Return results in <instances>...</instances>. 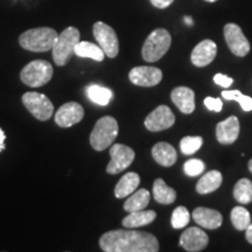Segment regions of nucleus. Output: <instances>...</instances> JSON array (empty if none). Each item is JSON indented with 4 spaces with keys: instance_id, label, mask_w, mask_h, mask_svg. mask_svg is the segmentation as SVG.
<instances>
[{
    "instance_id": "nucleus-33",
    "label": "nucleus",
    "mask_w": 252,
    "mask_h": 252,
    "mask_svg": "<svg viewBox=\"0 0 252 252\" xmlns=\"http://www.w3.org/2000/svg\"><path fill=\"white\" fill-rule=\"evenodd\" d=\"M204 105H206L209 110L215 112H220L223 108L222 100L220 98H214V97H207V98L204 99Z\"/></svg>"
},
{
    "instance_id": "nucleus-38",
    "label": "nucleus",
    "mask_w": 252,
    "mask_h": 252,
    "mask_svg": "<svg viewBox=\"0 0 252 252\" xmlns=\"http://www.w3.org/2000/svg\"><path fill=\"white\" fill-rule=\"evenodd\" d=\"M184 20H185V23L188 25V26H191V25H193V19H191L190 17H185Z\"/></svg>"
},
{
    "instance_id": "nucleus-13",
    "label": "nucleus",
    "mask_w": 252,
    "mask_h": 252,
    "mask_svg": "<svg viewBox=\"0 0 252 252\" xmlns=\"http://www.w3.org/2000/svg\"><path fill=\"white\" fill-rule=\"evenodd\" d=\"M84 117V109L80 103L68 102L55 113V123L60 127H71Z\"/></svg>"
},
{
    "instance_id": "nucleus-3",
    "label": "nucleus",
    "mask_w": 252,
    "mask_h": 252,
    "mask_svg": "<svg viewBox=\"0 0 252 252\" xmlns=\"http://www.w3.org/2000/svg\"><path fill=\"white\" fill-rule=\"evenodd\" d=\"M81 41L80 31L76 27H68L59 34L54 46H53V59L55 64L63 67L70 61L75 54V47Z\"/></svg>"
},
{
    "instance_id": "nucleus-7",
    "label": "nucleus",
    "mask_w": 252,
    "mask_h": 252,
    "mask_svg": "<svg viewBox=\"0 0 252 252\" xmlns=\"http://www.w3.org/2000/svg\"><path fill=\"white\" fill-rule=\"evenodd\" d=\"M21 99H23L25 108L39 121L46 122L53 117L54 105L45 94L36 93V91H30V93L24 94Z\"/></svg>"
},
{
    "instance_id": "nucleus-14",
    "label": "nucleus",
    "mask_w": 252,
    "mask_h": 252,
    "mask_svg": "<svg viewBox=\"0 0 252 252\" xmlns=\"http://www.w3.org/2000/svg\"><path fill=\"white\" fill-rule=\"evenodd\" d=\"M209 237L202 229L191 226L182 232L180 236V245L186 251L198 252L207 248Z\"/></svg>"
},
{
    "instance_id": "nucleus-9",
    "label": "nucleus",
    "mask_w": 252,
    "mask_h": 252,
    "mask_svg": "<svg viewBox=\"0 0 252 252\" xmlns=\"http://www.w3.org/2000/svg\"><path fill=\"white\" fill-rule=\"evenodd\" d=\"M224 37L231 53L238 58H244L250 52V42L244 35L242 28L236 24H226L224 26Z\"/></svg>"
},
{
    "instance_id": "nucleus-24",
    "label": "nucleus",
    "mask_w": 252,
    "mask_h": 252,
    "mask_svg": "<svg viewBox=\"0 0 252 252\" xmlns=\"http://www.w3.org/2000/svg\"><path fill=\"white\" fill-rule=\"evenodd\" d=\"M153 196L158 203L171 204L176 200V191L159 178L153 184Z\"/></svg>"
},
{
    "instance_id": "nucleus-36",
    "label": "nucleus",
    "mask_w": 252,
    "mask_h": 252,
    "mask_svg": "<svg viewBox=\"0 0 252 252\" xmlns=\"http://www.w3.org/2000/svg\"><path fill=\"white\" fill-rule=\"evenodd\" d=\"M245 237H247L249 243L252 244V223H250V225L245 229Z\"/></svg>"
},
{
    "instance_id": "nucleus-4",
    "label": "nucleus",
    "mask_w": 252,
    "mask_h": 252,
    "mask_svg": "<svg viewBox=\"0 0 252 252\" xmlns=\"http://www.w3.org/2000/svg\"><path fill=\"white\" fill-rule=\"evenodd\" d=\"M119 132L118 122L113 117L105 116L98 119L90 134V144L94 150L104 151L111 146Z\"/></svg>"
},
{
    "instance_id": "nucleus-20",
    "label": "nucleus",
    "mask_w": 252,
    "mask_h": 252,
    "mask_svg": "<svg viewBox=\"0 0 252 252\" xmlns=\"http://www.w3.org/2000/svg\"><path fill=\"white\" fill-rule=\"evenodd\" d=\"M140 184V176L135 172L126 173L122 176L121 180L118 181L117 186L115 187V196L117 198H124L131 195L133 191L137 190Z\"/></svg>"
},
{
    "instance_id": "nucleus-15",
    "label": "nucleus",
    "mask_w": 252,
    "mask_h": 252,
    "mask_svg": "<svg viewBox=\"0 0 252 252\" xmlns=\"http://www.w3.org/2000/svg\"><path fill=\"white\" fill-rule=\"evenodd\" d=\"M217 46L213 40L206 39L201 41L191 52V63L195 67L202 68L210 64L216 58Z\"/></svg>"
},
{
    "instance_id": "nucleus-18",
    "label": "nucleus",
    "mask_w": 252,
    "mask_h": 252,
    "mask_svg": "<svg viewBox=\"0 0 252 252\" xmlns=\"http://www.w3.org/2000/svg\"><path fill=\"white\" fill-rule=\"evenodd\" d=\"M173 103L182 113L190 115L195 110V94L190 88L178 87L171 94Z\"/></svg>"
},
{
    "instance_id": "nucleus-32",
    "label": "nucleus",
    "mask_w": 252,
    "mask_h": 252,
    "mask_svg": "<svg viewBox=\"0 0 252 252\" xmlns=\"http://www.w3.org/2000/svg\"><path fill=\"white\" fill-rule=\"evenodd\" d=\"M184 169L188 176H197L204 172L206 165L201 159H190L185 162Z\"/></svg>"
},
{
    "instance_id": "nucleus-40",
    "label": "nucleus",
    "mask_w": 252,
    "mask_h": 252,
    "mask_svg": "<svg viewBox=\"0 0 252 252\" xmlns=\"http://www.w3.org/2000/svg\"><path fill=\"white\" fill-rule=\"evenodd\" d=\"M206 1H208V2H215V1H217V0H206Z\"/></svg>"
},
{
    "instance_id": "nucleus-5",
    "label": "nucleus",
    "mask_w": 252,
    "mask_h": 252,
    "mask_svg": "<svg viewBox=\"0 0 252 252\" xmlns=\"http://www.w3.org/2000/svg\"><path fill=\"white\" fill-rule=\"evenodd\" d=\"M172 36L165 28H157L145 40L141 55L147 62H157L168 52Z\"/></svg>"
},
{
    "instance_id": "nucleus-39",
    "label": "nucleus",
    "mask_w": 252,
    "mask_h": 252,
    "mask_svg": "<svg viewBox=\"0 0 252 252\" xmlns=\"http://www.w3.org/2000/svg\"><path fill=\"white\" fill-rule=\"evenodd\" d=\"M249 169H250V172L252 173V159L249 161Z\"/></svg>"
},
{
    "instance_id": "nucleus-31",
    "label": "nucleus",
    "mask_w": 252,
    "mask_h": 252,
    "mask_svg": "<svg viewBox=\"0 0 252 252\" xmlns=\"http://www.w3.org/2000/svg\"><path fill=\"white\" fill-rule=\"evenodd\" d=\"M222 97L229 100H237L241 104L242 109L244 111H252V98L251 97L243 94L238 90H230V91H223Z\"/></svg>"
},
{
    "instance_id": "nucleus-19",
    "label": "nucleus",
    "mask_w": 252,
    "mask_h": 252,
    "mask_svg": "<svg viewBox=\"0 0 252 252\" xmlns=\"http://www.w3.org/2000/svg\"><path fill=\"white\" fill-rule=\"evenodd\" d=\"M152 157L156 161L163 167H171L176 162L178 154L174 147L168 143H158L152 149Z\"/></svg>"
},
{
    "instance_id": "nucleus-6",
    "label": "nucleus",
    "mask_w": 252,
    "mask_h": 252,
    "mask_svg": "<svg viewBox=\"0 0 252 252\" xmlns=\"http://www.w3.org/2000/svg\"><path fill=\"white\" fill-rule=\"evenodd\" d=\"M53 74H54V69L48 61L34 60L25 65L20 72V78L27 87L40 88L49 83Z\"/></svg>"
},
{
    "instance_id": "nucleus-2",
    "label": "nucleus",
    "mask_w": 252,
    "mask_h": 252,
    "mask_svg": "<svg viewBox=\"0 0 252 252\" xmlns=\"http://www.w3.org/2000/svg\"><path fill=\"white\" fill-rule=\"evenodd\" d=\"M58 36V32L50 27L32 28L21 34L19 43L28 52L45 53L53 49Z\"/></svg>"
},
{
    "instance_id": "nucleus-1",
    "label": "nucleus",
    "mask_w": 252,
    "mask_h": 252,
    "mask_svg": "<svg viewBox=\"0 0 252 252\" xmlns=\"http://www.w3.org/2000/svg\"><path fill=\"white\" fill-rule=\"evenodd\" d=\"M99 247L105 252H157L159 251V242L149 232L112 230L102 235Z\"/></svg>"
},
{
    "instance_id": "nucleus-25",
    "label": "nucleus",
    "mask_w": 252,
    "mask_h": 252,
    "mask_svg": "<svg viewBox=\"0 0 252 252\" xmlns=\"http://www.w3.org/2000/svg\"><path fill=\"white\" fill-rule=\"evenodd\" d=\"M75 55L80 56V58L93 59L94 61L97 62H102L105 56L99 45H94L89 41H80L75 47Z\"/></svg>"
},
{
    "instance_id": "nucleus-17",
    "label": "nucleus",
    "mask_w": 252,
    "mask_h": 252,
    "mask_svg": "<svg viewBox=\"0 0 252 252\" xmlns=\"http://www.w3.org/2000/svg\"><path fill=\"white\" fill-rule=\"evenodd\" d=\"M191 216H193L196 224L209 230L220 228L223 222L222 214L215 209H209V208L204 207L196 208Z\"/></svg>"
},
{
    "instance_id": "nucleus-30",
    "label": "nucleus",
    "mask_w": 252,
    "mask_h": 252,
    "mask_svg": "<svg viewBox=\"0 0 252 252\" xmlns=\"http://www.w3.org/2000/svg\"><path fill=\"white\" fill-rule=\"evenodd\" d=\"M189 220H190V214L186 207H178L175 208L174 212L172 214L171 224L174 229H182L188 225Z\"/></svg>"
},
{
    "instance_id": "nucleus-8",
    "label": "nucleus",
    "mask_w": 252,
    "mask_h": 252,
    "mask_svg": "<svg viewBox=\"0 0 252 252\" xmlns=\"http://www.w3.org/2000/svg\"><path fill=\"white\" fill-rule=\"evenodd\" d=\"M93 32L94 39L103 49L104 54L110 59L116 58L119 53V41L115 30L102 21H97L94 25Z\"/></svg>"
},
{
    "instance_id": "nucleus-35",
    "label": "nucleus",
    "mask_w": 252,
    "mask_h": 252,
    "mask_svg": "<svg viewBox=\"0 0 252 252\" xmlns=\"http://www.w3.org/2000/svg\"><path fill=\"white\" fill-rule=\"evenodd\" d=\"M150 1L154 7L163 9L168 7V6H171L173 2H174V0H150Z\"/></svg>"
},
{
    "instance_id": "nucleus-21",
    "label": "nucleus",
    "mask_w": 252,
    "mask_h": 252,
    "mask_svg": "<svg viewBox=\"0 0 252 252\" xmlns=\"http://www.w3.org/2000/svg\"><path fill=\"white\" fill-rule=\"evenodd\" d=\"M157 219V213L154 210H138L132 212L123 220V226L127 229L139 228L149 225Z\"/></svg>"
},
{
    "instance_id": "nucleus-16",
    "label": "nucleus",
    "mask_w": 252,
    "mask_h": 252,
    "mask_svg": "<svg viewBox=\"0 0 252 252\" xmlns=\"http://www.w3.org/2000/svg\"><path fill=\"white\" fill-rule=\"evenodd\" d=\"M239 121L237 117L231 116L228 117L225 121L220 122L216 126V138L220 144L230 145L237 140L239 135Z\"/></svg>"
},
{
    "instance_id": "nucleus-12",
    "label": "nucleus",
    "mask_w": 252,
    "mask_h": 252,
    "mask_svg": "<svg viewBox=\"0 0 252 252\" xmlns=\"http://www.w3.org/2000/svg\"><path fill=\"white\" fill-rule=\"evenodd\" d=\"M128 78L138 87H156L162 80V71L156 67L141 65L132 69L128 74Z\"/></svg>"
},
{
    "instance_id": "nucleus-10",
    "label": "nucleus",
    "mask_w": 252,
    "mask_h": 252,
    "mask_svg": "<svg viewBox=\"0 0 252 252\" xmlns=\"http://www.w3.org/2000/svg\"><path fill=\"white\" fill-rule=\"evenodd\" d=\"M110 157H111V160L106 167V172L109 174H118L131 166L134 160L135 153L131 147L126 146V145L115 144L110 149Z\"/></svg>"
},
{
    "instance_id": "nucleus-34",
    "label": "nucleus",
    "mask_w": 252,
    "mask_h": 252,
    "mask_svg": "<svg viewBox=\"0 0 252 252\" xmlns=\"http://www.w3.org/2000/svg\"><path fill=\"white\" fill-rule=\"evenodd\" d=\"M214 82H215L217 86H220V87L229 88L232 84L234 80H232L231 77L226 76V75H224V74H216L215 76H214Z\"/></svg>"
},
{
    "instance_id": "nucleus-27",
    "label": "nucleus",
    "mask_w": 252,
    "mask_h": 252,
    "mask_svg": "<svg viewBox=\"0 0 252 252\" xmlns=\"http://www.w3.org/2000/svg\"><path fill=\"white\" fill-rule=\"evenodd\" d=\"M234 197L237 202L248 204L252 201V182L247 178L241 179L234 188Z\"/></svg>"
},
{
    "instance_id": "nucleus-26",
    "label": "nucleus",
    "mask_w": 252,
    "mask_h": 252,
    "mask_svg": "<svg viewBox=\"0 0 252 252\" xmlns=\"http://www.w3.org/2000/svg\"><path fill=\"white\" fill-rule=\"evenodd\" d=\"M87 96L91 102H94L97 105L105 106L111 102L113 93L108 88L98 86V84H90L86 89Z\"/></svg>"
},
{
    "instance_id": "nucleus-22",
    "label": "nucleus",
    "mask_w": 252,
    "mask_h": 252,
    "mask_svg": "<svg viewBox=\"0 0 252 252\" xmlns=\"http://www.w3.org/2000/svg\"><path fill=\"white\" fill-rule=\"evenodd\" d=\"M151 200V194L147 189L141 188L139 190L133 191L131 195H128V198L124 203V210L127 213L138 212L143 210L149 206Z\"/></svg>"
},
{
    "instance_id": "nucleus-23",
    "label": "nucleus",
    "mask_w": 252,
    "mask_h": 252,
    "mask_svg": "<svg viewBox=\"0 0 252 252\" xmlns=\"http://www.w3.org/2000/svg\"><path fill=\"white\" fill-rule=\"evenodd\" d=\"M223 181V176L219 171H210L200 179L196 185V191L200 194H209L217 190Z\"/></svg>"
},
{
    "instance_id": "nucleus-37",
    "label": "nucleus",
    "mask_w": 252,
    "mask_h": 252,
    "mask_svg": "<svg viewBox=\"0 0 252 252\" xmlns=\"http://www.w3.org/2000/svg\"><path fill=\"white\" fill-rule=\"evenodd\" d=\"M5 139H6V135H5V132L0 128V152H1L2 150H5Z\"/></svg>"
},
{
    "instance_id": "nucleus-28",
    "label": "nucleus",
    "mask_w": 252,
    "mask_h": 252,
    "mask_svg": "<svg viewBox=\"0 0 252 252\" xmlns=\"http://www.w3.org/2000/svg\"><path fill=\"white\" fill-rule=\"evenodd\" d=\"M231 223L232 225L235 226L236 229L239 230V231H243L250 225L251 223V215L250 213L245 209L244 207H235L234 209L231 210Z\"/></svg>"
},
{
    "instance_id": "nucleus-11",
    "label": "nucleus",
    "mask_w": 252,
    "mask_h": 252,
    "mask_svg": "<svg viewBox=\"0 0 252 252\" xmlns=\"http://www.w3.org/2000/svg\"><path fill=\"white\" fill-rule=\"evenodd\" d=\"M175 123V116L167 105H160L154 109L145 119V127L151 132H159L172 127Z\"/></svg>"
},
{
    "instance_id": "nucleus-29",
    "label": "nucleus",
    "mask_w": 252,
    "mask_h": 252,
    "mask_svg": "<svg viewBox=\"0 0 252 252\" xmlns=\"http://www.w3.org/2000/svg\"><path fill=\"white\" fill-rule=\"evenodd\" d=\"M202 145V137H198V135H196V137H191V135H188V137H185L181 139L180 150L182 153L186 154V156H191V154L197 152Z\"/></svg>"
}]
</instances>
